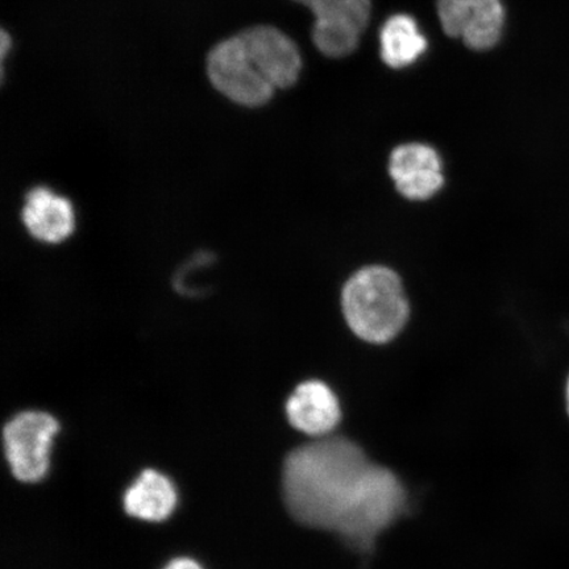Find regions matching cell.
I'll list each match as a JSON object with an SVG mask.
<instances>
[{
    "instance_id": "11",
    "label": "cell",
    "mask_w": 569,
    "mask_h": 569,
    "mask_svg": "<svg viewBox=\"0 0 569 569\" xmlns=\"http://www.w3.org/2000/svg\"><path fill=\"white\" fill-rule=\"evenodd\" d=\"M316 16V24H339L365 31L371 13V0H296Z\"/></svg>"
},
{
    "instance_id": "13",
    "label": "cell",
    "mask_w": 569,
    "mask_h": 569,
    "mask_svg": "<svg viewBox=\"0 0 569 569\" xmlns=\"http://www.w3.org/2000/svg\"><path fill=\"white\" fill-rule=\"evenodd\" d=\"M565 402H566L567 415L569 417V372L566 377V382H565Z\"/></svg>"
},
{
    "instance_id": "12",
    "label": "cell",
    "mask_w": 569,
    "mask_h": 569,
    "mask_svg": "<svg viewBox=\"0 0 569 569\" xmlns=\"http://www.w3.org/2000/svg\"><path fill=\"white\" fill-rule=\"evenodd\" d=\"M163 569H203L193 559L180 558L170 561V563Z\"/></svg>"
},
{
    "instance_id": "6",
    "label": "cell",
    "mask_w": 569,
    "mask_h": 569,
    "mask_svg": "<svg viewBox=\"0 0 569 569\" xmlns=\"http://www.w3.org/2000/svg\"><path fill=\"white\" fill-rule=\"evenodd\" d=\"M389 173L397 190L411 201L430 199L445 183L442 161L436 149L417 142L395 149L390 156Z\"/></svg>"
},
{
    "instance_id": "3",
    "label": "cell",
    "mask_w": 569,
    "mask_h": 569,
    "mask_svg": "<svg viewBox=\"0 0 569 569\" xmlns=\"http://www.w3.org/2000/svg\"><path fill=\"white\" fill-rule=\"evenodd\" d=\"M341 309L356 337L383 345L407 325L409 302L400 277L387 267H366L341 291Z\"/></svg>"
},
{
    "instance_id": "8",
    "label": "cell",
    "mask_w": 569,
    "mask_h": 569,
    "mask_svg": "<svg viewBox=\"0 0 569 569\" xmlns=\"http://www.w3.org/2000/svg\"><path fill=\"white\" fill-rule=\"evenodd\" d=\"M340 405L325 382H302L289 397L287 417L296 430L306 436L325 438L336 430L340 421Z\"/></svg>"
},
{
    "instance_id": "2",
    "label": "cell",
    "mask_w": 569,
    "mask_h": 569,
    "mask_svg": "<svg viewBox=\"0 0 569 569\" xmlns=\"http://www.w3.org/2000/svg\"><path fill=\"white\" fill-rule=\"evenodd\" d=\"M301 69L296 42L269 26L248 28L220 41L208 57L212 87L247 107L264 106L277 89L293 87Z\"/></svg>"
},
{
    "instance_id": "7",
    "label": "cell",
    "mask_w": 569,
    "mask_h": 569,
    "mask_svg": "<svg viewBox=\"0 0 569 569\" xmlns=\"http://www.w3.org/2000/svg\"><path fill=\"white\" fill-rule=\"evenodd\" d=\"M21 222L34 240L46 244H60L76 230V211L70 199L47 187L28 191Z\"/></svg>"
},
{
    "instance_id": "4",
    "label": "cell",
    "mask_w": 569,
    "mask_h": 569,
    "mask_svg": "<svg viewBox=\"0 0 569 569\" xmlns=\"http://www.w3.org/2000/svg\"><path fill=\"white\" fill-rule=\"evenodd\" d=\"M59 430L53 416L36 410L20 412L6 425V457L17 479L34 482L44 478L53 438Z\"/></svg>"
},
{
    "instance_id": "1",
    "label": "cell",
    "mask_w": 569,
    "mask_h": 569,
    "mask_svg": "<svg viewBox=\"0 0 569 569\" xmlns=\"http://www.w3.org/2000/svg\"><path fill=\"white\" fill-rule=\"evenodd\" d=\"M282 483L298 522L336 532L358 550L371 549L407 505L397 476L340 437L298 447L284 460Z\"/></svg>"
},
{
    "instance_id": "5",
    "label": "cell",
    "mask_w": 569,
    "mask_h": 569,
    "mask_svg": "<svg viewBox=\"0 0 569 569\" xmlns=\"http://www.w3.org/2000/svg\"><path fill=\"white\" fill-rule=\"evenodd\" d=\"M438 16L445 32L462 39L473 51H487L501 39V0H438Z\"/></svg>"
},
{
    "instance_id": "10",
    "label": "cell",
    "mask_w": 569,
    "mask_h": 569,
    "mask_svg": "<svg viewBox=\"0 0 569 569\" xmlns=\"http://www.w3.org/2000/svg\"><path fill=\"white\" fill-rule=\"evenodd\" d=\"M381 57L388 67L401 69L411 66L427 48L425 36L416 20L408 16L391 17L380 33Z\"/></svg>"
},
{
    "instance_id": "9",
    "label": "cell",
    "mask_w": 569,
    "mask_h": 569,
    "mask_svg": "<svg viewBox=\"0 0 569 569\" xmlns=\"http://www.w3.org/2000/svg\"><path fill=\"white\" fill-rule=\"evenodd\" d=\"M176 505L177 492L172 481L152 469L142 472L124 496L127 513L142 521H163L173 513Z\"/></svg>"
}]
</instances>
